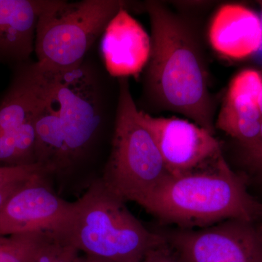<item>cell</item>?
<instances>
[{
    "label": "cell",
    "instance_id": "obj_1",
    "mask_svg": "<svg viewBox=\"0 0 262 262\" xmlns=\"http://www.w3.org/2000/svg\"><path fill=\"white\" fill-rule=\"evenodd\" d=\"M151 54L143 97L157 110L181 114L215 136V103L199 34L192 23L158 1H146Z\"/></svg>",
    "mask_w": 262,
    "mask_h": 262
},
{
    "label": "cell",
    "instance_id": "obj_2",
    "mask_svg": "<svg viewBox=\"0 0 262 262\" xmlns=\"http://www.w3.org/2000/svg\"><path fill=\"white\" fill-rule=\"evenodd\" d=\"M141 207L160 222L177 228L201 229L225 221L256 223L262 203L248 192L224 156L208 166L180 177L169 175Z\"/></svg>",
    "mask_w": 262,
    "mask_h": 262
},
{
    "label": "cell",
    "instance_id": "obj_3",
    "mask_svg": "<svg viewBox=\"0 0 262 262\" xmlns=\"http://www.w3.org/2000/svg\"><path fill=\"white\" fill-rule=\"evenodd\" d=\"M54 234L83 254L113 262H140L167 242L162 232L146 228L101 179L73 202L70 215Z\"/></svg>",
    "mask_w": 262,
    "mask_h": 262
},
{
    "label": "cell",
    "instance_id": "obj_4",
    "mask_svg": "<svg viewBox=\"0 0 262 262\" xmlns=\"http://www.w3.org/2000/svg\"><path fill=\"white\" fill-rule=\"evenodd\" d=\"M93 51V50H92ZM92 51L80 67L55 73L51 101L61 123L64 148L60 173L87 161L98 149L113 113L104 67Z\"/></svg>",
    "mask_w": 262,
    "mask_h": 262
},
{
    "label": "cell",
    "instance_id": "obj_5",
    "mask_svg": "<svg viewBox=\"0 0 262 262\" xmlns=\"http://www.w3.org/2000/svg\"><path fill=\"white\" fill-rule=\"evenodd\" d=\"M111 151L101 180L125 202L142 204L168 173L158 145L139 118L127 78L117 79Z\"/></svg>",
    "mask_w": 262,
    "mask_h": 262
},
{
    "label": "cell",
    "instance_id": "obj_6",
    "mask_svg": "<svg viewBox=\"0 0 262 262\" xmlns=\"http://www.w3.org/2000/svg\"><path fill=\"white\" fill-rule=\"evenodd\" d=\"M122 0H52L38 19L34 53L44 70L60 74L82 64L117 12Z\"/></svg>",
    "mask_w": 262,
    "mask_h": 262
},
{
    "label": "cell",
    "instance_id": "obj_7",
    "mask_svg": "<svg viewBox=\"0 0 262 262\" xmlns=\"http://www.w3.org/2000/svg\"><path fill=\"white\" fill-rule=\"evenodd\" d=\"M181 262H261V227L236 220L163 232Z\"/></svg>",
    "mask_w": 262,
    "mask_h": 262
},
{
    "label": "cell",
    "instance_id": "obj_8",
    "mask_svg": "<svg viewBox=\"0 0 262 262\" xmlns=\"http://www.w3.org/2000/svg\"><path fill=\"white\" fill-rule=\"evenodd\" d=\"M139 118L154 138L171 177L205 168L223 156L215 136L190 120L151 116L139 108Z\"/></svg>",
    "mask_w": 262,
    "mask_h": 262
},
{
    "label": "cell",
    "instance_id": "obj_9",
    "mask_svg": "<svg viewBox=\"0 0 262 262\" xmlns=\"http://www.w3.org/2000/svg\"><path fill=\"white\" fill-rule=\"evenodd\" d=\"M48 174L29 179L10 196L0 213V235L51 232L67 220L73 203L62 199L47 182Z\"/></svg>",
    "mask_w": 262,
    "mask_h": 262
},
{
    "label": "cell",
    "instance_id": "obj_10",
    "mask_svg": "<svg viewBox=\"0 0 262 262\" xmlns=\"http://www.w3.org/2000/svg\"><path fill=\"white\" fill-rule=\"evenodd\" d=\"M151 49V37L127 8L117 12L100 38L103 66L113 78L139 75L145 70Z\"/></svg>",
    "mask_w": 262,
    "mask_h": 262
},
{
    "label": "cell",
    "instance_id": "obj_11",
    "mask_svg": "<svg viewBox=\"0 0 262 262\" xmlns=\"http://www.w3.org/2000/svg\"><path fill=\"white\" fill-rule=\"evenodd\" d=\"M261 87V72L251 69L241 71L229 82L215 121V129L239 141L242 147L252 144L261 132L258 100Z\"/></svg>",
    "mask_w": 262,
    "mask_h": 262
},
{
    "label": "cell",
    "instance_id": "obj_12",
    "mask_svg": "<svg viewBox=\"0 0 262 262\" xmlns=\"http://www.w3.org/2000/svg\"><path fill=\"white\" fill-rule=\"evenodd\" d=\"M13 69L11 82L0 102V134L34 121L47 101L54 77L37 61Z\"/></svg>",
    "mask_w": 262,
    "mask_h": 262
},
{
    "label": "cell",
    "instance_id": "obj_13",
    "mask_svg": "<svg viewBox=\"0 0 262 262\" xmlns=\"http://www.w3.org/2000/svg\"><path fill=\"white\" fill-rule=\"evenodd\" d=\"M52 0H0V64L17 67L34 52L38 19Z\"/></svg>",
    "mask_w": 262,
    "mask_h": 262
},
{
    "label": "cell",
    "instance_id": "obj_14",
    "mask_svg": "<svg viewBox=\"0 0 262 262\" xmlns=\"http://www.w3.org/2000/svg\"><path fill=\"white\" fill-rule=\"evenodd\" d=\"M208 38L221 56L231 59L247 58L262 48L261 19L243 5H222L212 18Z\"/></svg>",
    "mask_w": 262,
    "mask_h": 262
},
{
    "label": "cell",
    "instance_id": "obj_15",
    "mask_svg": "<svg viewBox=\"0 0 262 262\" xmlns=\"http://www.w3.org/2000/svg\"><path fill=\"white\" fill-rule=\"evenodd\" d=\"M34 121L0 134V164L23 166L37 163Z\"/></svg>",
    "mask_w": 262,
    "mask_h": 262
},
{
    "label": "cell",
    "instance_id": "obj_16",
    "mask_svg": "<svg viewBox=\"0 0 262 262\" xmlns=\"http://www.w3.org/2000/svg\"><path fill=\"white\" fill-rule=\"evenodd\" d=\"M51 232L0 235V262H28Z\"/></svg>",
    "mask_w": 262,
    "mask_h": 262
},
{
    "label": "cell",
    "instance_id": "obj_17",
    "mask_svg": "<svg viewBox=\"0 0 262 262\" xmlns=\"http://www.w3.org/2000/svg\"><path fill=\"white\" fill-rule=\"evenodd\" d=\"M80 253L72 245L49 233L28 262H76Z\"/></svg>",
    "mask_w": 262,
    "mask_h": 262
},
{
    "label": "cell",
    "instance_id": "obj_18",
    "mask_svg": "<svg viewBox=\"0 0 262 262\" xmlns=\"http://www.w3.org/2000/svg\"><path fill=\"white\" fill-rule=\"evenodd\" d=\"M43 173L49 175L39 163L23 166H0V188L12 183L29 180Z\"/></svg>",
    "mask_w": 262,
    "mask_h": 262
},
{
    "label": "cell",
    "instance_id": "obj_19",
    "mask_svg": "<svg viewBox=\"0 0 262 262\" xmlns=\"http://www.w3.org/2000/svg\"><path fill=\"white\" fill-rule=\"evenodd\" d=\"M243 149L244 163L249 173L262 184V126L258 139L252 144Z\"/></svg>",
    "mask_w": 262,
    "mask_h": 262
},
{
    "label": "cell",
    "instance_id": "obj_20",
    "mask_svg": "<svg viewBox=\"0 0 262 262\" xmlns=\"http://www.w3.org/2000/svg\"><path fill=\"white\" fill-rule=\"evenodd\" d=\"M140 262L181 261L173 248L166 242L149 251Z\"/></svg>",
    "mask_w": 262,
    "mask_h": 262
},
{
    "label": "cell",
    "instance_id": "obj_21",
    "mask_svg": "<svg viewBox=\"0 0 262 262\" xmlns=\"http://www.w3.org/2000/svg\"><path fill=\"white\" fill-rule=\"evenodd\" d=\"M27 181L12 183V184L0 188V213H1L3 206H5L7 201L9 199L10 196H11L13 193L16 192L18 189H20V187H23L24 184H25Z\"/></svg>",
    "mask_w": 262,
    "mask_h": 262
},
{
    "label": "cell",
    "instance_id": "obj_22",
    "mask_svg": "<svg viewBox=\"0 0 262 262\" xmlns=\"http://www.w3.org/2000/svg\"><path fill=\"white\" fill-rule=\"evenodd\" d=\"M76 262H113L108 260L103 259L94 256H88V255H80Z\"/></svg>",
    "mask_w": 262,
    "mask_h": 262
},
{
    "label": "cell",
    "instance_id": "obj_23",
    "mask_svg": "<svg viewBox=\"0 0 262 262\" xmlns=\"http://www.w3.org/2000/svg\"><path fill=\"white\" fill-rule=\"evenodd\" d=\"M262 76V72H261ZM258 104H259L260 112L262 115V87L261 90V93H260L259 100H258Z\"/></svg>",
    "mask_w": 262,
    "mask_h": 262
},
{
    "label": "cell",
    "instance_id": "obj_24",
    "mask_svg": "<svg viewBox=\"0 0 262 262\" xmlns=\"http://www.w3.org/2000/svg\"><path fill=\"white\" fill-rule=\"evenodd\" d=\"M261 262H262V227H261Z\"/></svg>",
    "mask_w": 262,
    "mask_h": 262
},
{
    "label": "cell",
    "instance_id": "obj_25",
    "mask_svg": "<svg viewBox=\"0 0 262 262\" xmlns=\"http://www.w3.org/2000/svg\"><path fill=\"white\" fill-rule=\"evenodd\" d=\"M261 21H262V2H261Z\"/></svg>",
    "mask_w": 262,
    "mask_h": 262
}]
</instances>
